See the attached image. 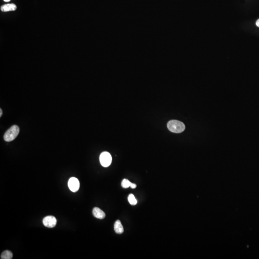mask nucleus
Wrapping results in <instances>:
<instances>
[{"instance_id":"39448f33","label":"nucleus","mask_w":259,"mask_h":259,"mask_svg":"<svg viewBox=\"0 0 259 259\" xmlns=\"http://www.w3.org/2000/svg\"><path fill=\"white\" fill-rule=\"evenodd\" d=\"M43 224L46 227L53 228L56 226L57 220L54 216L52 215L46 216L43 219Z\"/></svg>"},{"instance_id":"f257e3e1","label":"nucleus","mask_w":259,"mask_h":259,"mask_svg":"<svg viewBox=\"0 0 259 259\" xmlns=\"http://www.w3.org/2000/svg\"><path fill=\"white\" fill-rule=\"evenodd\" d=\"M168 128L170 132L176 134L183 132L185 129V126L183 122L177 120H172L168 123Z\"/></svg>"},{"instance_id":"1a4fd4ad","label":"nucleus","mask_w":259,"mask_h":259,"mask_svg":"<svg viewBox=\"0 0 259 259\" xmlns=\"http://www.w3.org/2000/svg\"><path fill=\"white\" fill-rule=\"evenodd\" d=\"M13 255L12 252L6 250V251H4L2 253L1 255V259H11L13 258Z\"/></svg>"},{"instance_id":"9b49d317","label":"nucleus","mask_w":259,"mask_h":259,"mask_svg":"<svg viewBox=\"0 0 259 259\" xmlns=\"http://www.w3.org/2000/svg\"><path fill=\"white\" fill-rule=\"evenodd\" d=\"M131 183H132V182H130L127 179H124V180H122V182H121V186L123 188H128L130 187Z\"/></svg>"},{"instance_id":"f8f14e48","label":"nucleus","mask_w":259,"mask_h":259,"mask_svg":"<svg viewBox=\"0 0 259 259\" xmlns=\"http://www.w3.org/2000/svg\"><path fill=\"white\" fill-rule=\"evenodd\" d=\"M137 187V185H136V184H134V183H131V186H130V187L132 189H135V188Z\"/></svg>"},{"instance_id":"ddd939ff","label":"nucleus","mask_w":259,"mask_h":259,"mask_svg":"<svg viewBox=\"0 0 259 259\" xmlns=\"http://www.w3.org/2000/svg\"><path fill=\"white\" fill-rule=\"evenodd\" d=\"M256 25L257 27H259V19L257 20V21H256Z\"/></svg>"},{"instance_id":"20e7f679","label":"nucleus","mask_w":259,"mask_h":259,"mask_svg":"<svg viewBox=\"0 0 259 259\" xmlns=\"http://www.w3.org/2000/svg\"><path fill=\"white\" fill-rule=\"evenodd\" d=\"M68 185L69 188L72 192L75 193L79 189V181L77 178L72 177L69 180Z\"/></svg>"},{"instance_id":"7ed1b4c3","label":"nucleus","mask_w":259,"mask_h":259,"mask_svg":"<svg viewBox=\"0 0 259 259\" xmlns=\"http://www.w3.org/2000/svg\"><path fill=\"white\" fill-rule=\"evenodd\" d=\"M100 160L102 166L104 167H108L112 163V155L108 152H103L100 155Z\"/></svg>"},{"instance_id":"9d476101","label":"nucleus","mask_w":259,"mask_h":259,"mask_svg":"<svg viewBox=\"0 0 259 259\" xmlns=\"http://www.w3.org/2000/svg\"><path fill=\"white\" fill-rule=\"evenodd\" d=\"M128 200L129 203L132 206H135L137 204V201L133 194H130L128 197Z\"/></svg>"},{"instance_id":"6e6552de","label":"nucleus","mask_w":259,"mask_h":259,"mask_svg":"<svg viewBox=\"0 0 259 259\" xmlns=\"http://www.w3.org/2000/svg\"><path fill=\"white\" fill-rule=\"evenodd\" d=\"M114 230L116 233L121 234L124 231L123 226L121 222L118 220L115 222L114 224Z\"/></svg>"},{"instance_id":"4468645a","label":"nucleus","mask_w":259,"mask_h":259,"mask_svg":"<svg viewBox=\"0 0 259 259\" xmlns=\"http://www.w3.org/2000/svg\"><path fill=\"white\" fill-rule=\"evenodd\" d=\"M2 110L1 108V109H0V117H1L2 115Z\"/></svg>"},{"instance_id":"0eeeda50","label":"nucleus","mask_w":259,"mask_h":259,"mask_svg":"<svg viewBox=\"0 0 259 259\" xmlns=\"http://www.w3.org/2000/svg\"><path fill=\"white\" fill-rule=\"evenodd\" d=\"M17 7L16 5L14 3L4 4L1 7V10L2 12H7L9 11H14L16 10Z\"/></svg>"},{"instance_id":"f03ea898","label":"nucleus","mask_w":259,"mask_h":259,"mask_svg":"<svg viewBox=\"0 0 259 259\" xmlns=\"http://www.w3.org/2000/svg\"><path fill=\"white\" fill-rule=\"evenodd\" d=\"M19 128L17 125H13L4 134V140L6 142H11L15 139L19 133Z\"/></svg>"},{"instance_id":"2eb2a0df","label":"nucleus","mask_w":259,"mask_h":259,"mask_svg":"<svg viewBox=\"0 0 259 259\" xmlns=\"http://www.w3.org/2000/svg\"><path fill=\"white\" fill-rule=\"evenodd\" d=\"M4 2H8L10 1V0H3Z\"/></svg>"},{"instance_id":"423d86ee","label":"nucleus","mask_w":259,"mask_h":259,"mask_svg":"<svg viewBox=\"0 0 259 259\" xmlns=\"http://www.w3.org/2000/svg\"><path fill=\"white\" fill-rule=\"evenodd\" d=\"M92 213L95 217L100 219H104L106 216L105 213L98 207L94 208Z\"/></svg>"}]
</instances>
